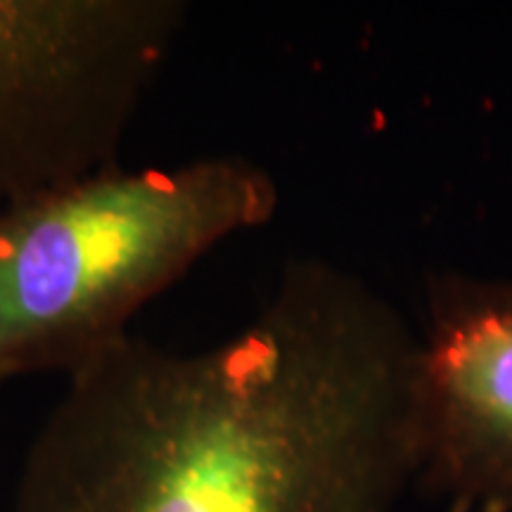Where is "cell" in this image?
Here are the masks:
<instances>
[{
  "mask_svg": "<svg viewBox=\"0 0 512 512\" xmlns=\"http://www.w3.org/2000/svg\"><path fill=\"white\" fill-rule=\"evenodd\" d=\"M415 356L389 299L297 259L214 347L128 332L72 370L10 512H396L418 484Z\"/></svg>",
  "mask_w": 512,
  "mask_h": 512,
  "instance_id": "1",
  "label": "cell"
},
{
  "mask_svg": "<svg viewBox=\"0 0 512 512\" xmlns=\"http://www.w3.org/2000/svg\"><path fill=\"white\" fill-rule=\"evenodd\" d=\"M273 176L219 155L102 169L0 214V384L69 375L223 240L266 226Z\"/></svg>",
  "mask_w": 512,
  "mask_h": 512,
  "instance_id": "2",
  "label": "cell"
},
{
  "mask_svg": "<svg viewBox=\"0 0 512 512\" xmlns=\"http://www.w3.org/2000/svg\"><path fill=\"white\" fill-rule=\"evenodd\" d=\"M185 5L0 0V214L119 164Z\"/></svg>",
  "mask_w": 512,
  "mask_h": 512,
  "instance_id": "3",
  "label": "cell"
},
{
  "mask_svg": "<svg viewBox=\"0 0 512 512\" xmlns=\"http://www.w3.org/2000/svg\"><path fill=\"white\" fill-rule=\"evenodd\" d=\"M418 484L512 510V278L441 275L415 356Z\"/></svg>",
  "mask_w": 512,
  "mask_h": 512,
  "instance_id": "4",
  "label": "cell"
},
{
  "mask_svg": "<svg viewBox=\"0 0 512 512\" xmlns=\"http://www.w3.org/2000/svg\"><path fill=\"white\" fill-rule=\"evenodd\" d=\"M446 512H494V510L475 508V505H467V503H448Z\"/></svg>",
  "mask_w": 512,
  "mask_h": 512,
  "instance_id": "5",
  "label": "cell"
}]
</instances>
